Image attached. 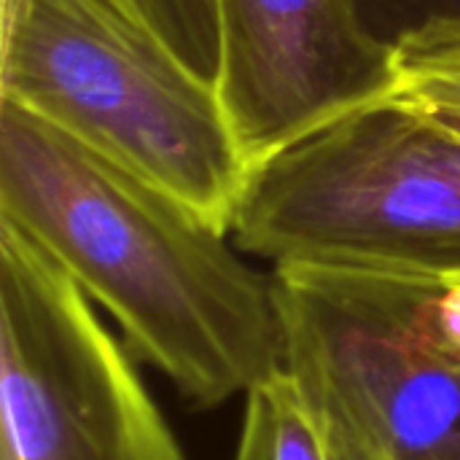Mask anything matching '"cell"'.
<instances>
[{
	"label": "cell",
	"mask_w": 460,
	"mask_h": 460,
	"mask_svg": "<svg viewBox=\"0 0 460 460\" xmlns=\"http://www.w3.org/2000/svg\"><path fill=\"white\" fill-rule=\"evenodd\" d=\"M0 216L194 407L248 396L283 369L272 275L154 181L3 100Z\"/></svg>",
	"instance_id": "obj_1"
},
{
	"label": "cell",
	"mask_w": 460,
	"mask_h": 460,
	"mask_svg": "<svg viewBox=\"0 0 460 460\" xmlns=\"http://www.w3.org/2000/svg\"><path fill=\"white\" fill-rule=\"evenodd\" d=\"M399 70V97L429 111H460V16L404 38Z\"/></svg>",
	"instance_id": "obj_8"
},
{
	"label": "cell",
	"mask_w": 460,
	"mask_h": 460,
	"mask_svg": "<svg viewBox=\"0 0 460 460\" xmlns=\"http://www.w3.org/2000/svg\"><path fill=\"white\" fill-rule=\"evenodd\" d=\"M232 243L272 264L460 278V135L399 94L248 167Z\"/></svg>",
	"instance_id": "obj_3"
},
{
	"label": "cell",
	"mask_w": 460,
	"mask_h": 460,
	"mask_svg": "<svg viewBox=\"0 0 460 460\" xmlns=\"http://www.w3.org/2000/svg\"><path fill=\"white\" fill-rule=\"evenodd\" d=\"M429 111V108H426ZM439 121H445L453 132H458L460 135V111H431Z\"/></svg>",
	"instance_id": "obj_12"
},
{
	"label": "cell",
	"mask_w": 460,
	"mask_h": 460,
	"mask_svg": "<svg viewBox=\"0 0 460 460\" xmlns=\"http://www.w3.org/2000/svg\"><path fill=\"white\" fill-rule=\"evenodd\" d=\"M232 460H272V415L261 385L245 396L243 426Z\"/></svg>",
	"instance_id": "obj_11"
},
{
	"label": "cell",
	"mask_w": 460,
	"mask_h": 460,
	"mask_svg": "<svg viewBox=\"0 0 460 460\" xmlns=\"http://www.w3.org/2000/svg\"><path fill=\"white\" fill-rule=\"evenodd\" d=\"M0 100L232 232L248 167L216 86L170 49L137 0H0Z\"/></svg>",
	"instance_id": "obj_2"
},
{
	"label": "cell",
	"mask_w": 460,
	"mask_h": 460,
	"mask_svg": "<svg viewBox=\"0 0 460 460\" xmlns=\"http://www.w3.org/2000/svg\"><path fill=\"white\" fill-rule=\"evenodd\" d=\"M458 280H460V278H458Z\"/></svg>",
	"instance_id": "obj_13"
},
{
	"label": "cell",
	"mask_w": 460,
	"mask_h": 460,
	"mask_svg": "<svg viewBox=\"0 0 460 460\" xmlns=\"http://www.w3.org/2000/svg\"><path fill=\"white\" fill-rule=\"evenodd\" d=\"M272 415V460H383L318 388L280 369L261 385Z\"/></svg>",
	"instance_id": "obj_7"
},
{
	"label": "cell",
	"mask_w": 460,
	"mask_h": 460,
	"mask_svg": "<svg viewBox=\"0 0 460 460\" xmlns=\"http://www.w3.org/2000/svg\"><path fill=\"white\" fill-rule=\"evenodd\" d=\"M216 94L253 167L402 89L399 46L356 0H216Z\"/></svg>",
	"instance_id": "obj_6"
},
{
	"label": "cell",
	"mask_w": 460,
	"mask_h": 460,
	"mask_svg": "<svg viewBox=\"0 0 460 460\" xmlns=\"http://www.w3.org/2000/svg\"><path fill=\"white\" fill-rule=\"evenodd\" d=\"M283 369L383 460H460V280L275 264Z\"/></svg>",
	"instance_id": "obj_4"
},
{
	"label": "cell",
	"mask_w": 460,
	"mask_h": 460,
	"mask_svg": "<svg viewBox=\"0 0 460 460\" xmlns=\"http://www.w3.org/2000/svg\"><path fill=\"white\" fill-rule=\"evenodd\" d=\"M356 5L367 24L394 46L429 24L460 16V0H356Z\"/></svg>",
	"instance_id": "obj_10"
},
{
	"label": "cell",
	"mask_w": 460,
	"mask_h": 460,
	"mask_svg": "<svg viewBox=\"0 0 460 460\" xmlns=\"http://www.w3.org/2000/svg\"><path fill=\"white\" fill-rule=\"evenodd\" d=\"M170 49L202 78L216 81L218 16L216 0H137Z\"/></svg>",
	"instance_id": "obj_9"
},
{
	"label": "cell",
	"mask_w": 460,
	"mask_h": 460,
	"mask_svg": "<svg viewBox=\"0 0 460 460\" xmlns=\"http://www.w3.org/2000/svg\"><path fill=\"white\" fill-rule=\"evenodd\" d=\"M0 460H186L94 302L3 216Z\"/></svg>",
	"instance_id": "obj_5"
}]
</instances>
